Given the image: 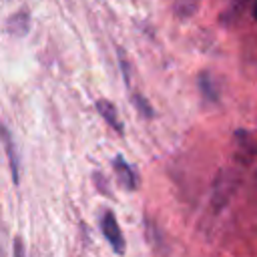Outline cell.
Here are the masks:
<instances>
[{"label":"cell","mask_w":257,"mask_h":257,"mask_svg":"<svg viewBox=\"0 0 257 257\" xmlns=\"http://www.w3.org/2000/svg\"><path fill=\"white\" fill-rule=\"evenodd\" d=\"M112 169H114V173H116L120 185H122L126 191H135V189L139 187L137 173H135V169L124 161L122 155H116V157L112 159Z\"/></svg>","instance_id":"3"},{"label":"cell","mask_w":257,"mask_h":257,"mask_svg":"<svg viewBox=\"0 0 257 257\" xmlns=\"http://www.w3.org/2000/svg\"><path fill=\"white\" fill-rule=\"evenodd\" d=\"M133 104L141 110V114H143V116H147V118H151V116H153V106H151V104H149V102H147L139 92H135V94H133Z\"/></svg>","instance_id":"8"},{"label":"cell","mask_w":257,"mask_h":257,"mask_svg":"<svg viewBox=\"0 0 257 257\" xmlns=\"http://www.w3.org/2000/svg\"><path fill=\"white\" fill-rule=\"evenodd\" d=\"M28 30H30V12L28 10H18L6 20V32L16 38L26 36Z\"/></svg>","instance_id":"5"},{"label":"cell","mask_w":257,"mask_h":257,"mask_svg":"<svg viewBox=\"0 0 257 257\" xmlns=\"http://www.w3.org/2000/svg\"><path fill=\"white\" fill-rule=\"evenodd\" d=\"M100 231L104 235V239L108 241V245L112 247V251L116 255H124L126 251V243H124V235L120 231V225L116 221V215L110 209H104L100 213Z\"/></svg>","instance_id":"1"},{"label":"cell","mask_w":257,"mask_h":257,"mask_svg":"<svg viewBox=\"0 0 257 257\" xmlns=\"http://www.w3.org/2000/svg\"><path fill=\"white\" fill-rule=\"evenodd\" d=\"M199 88H201V94L207 100H217L219 98V92H217L215 82H213V78H211L209 72H201L199 74Z\"/></svg>","instance_id":"6"},{"label":"cell","mask_w":257,"mask_h":257,"mask_svg":"<svg viewBox=\"0 0 257 257\" xmlns=\"http://www.w3.org/2000/svg\"><path fill=\"white\" fill-rule=\"evenodd\" d=\"M96 110L100 112V116L104 118V122H106L110 128H114V133H118V135L124 133V124H122V120H120V116H118V112H116V106H114L110 100L98 98V100H96Z\"/></svg>","instance_id":"4"},{"label":"cell","mask_w":257,"mask_h":257,"mask_svg":"<svg viewBox=\"0 0 257 257\" xmlns=\"http://www.w3.org/2000/svg\"><path fill=\"white\" fill-rule=\"evenodd\" d=\"M0 139H2V143H4V151H6V155H8V165H10V171H12V179H14V183H18V181H20V161H18V151H16V143H14L12 133H10L4 124H0Z\"/></svg>","instance_id":"2"},{"label":"cell","mask_w":257,"mask_h":257,"mask_svg":"<svg viewBox=\"0 0 257 257\" xmlns=\"http://www.w3.org/2000/svg\"><path fill=\"white\" fill-rule=\"evenodd\" d=\"M197 6H199V0H177L175 12H177L181 18H187V16H191V14L197 12Z\"/></svg>","instance_id":"7"},{"label":"cell","mask_w":257,"mask_h":257,"mask_svg":"<svg viewBox=\"0 0 257 257\" xmlns=\"http://www.w3.org/2000/svg\"><path fill=\"white\" fill-rule=\"evenodd\" d=\"M12 253H14V257H24V243H22V239H20V237H14Z\"/></svg>","instance_id":"9"}]
</instances>
